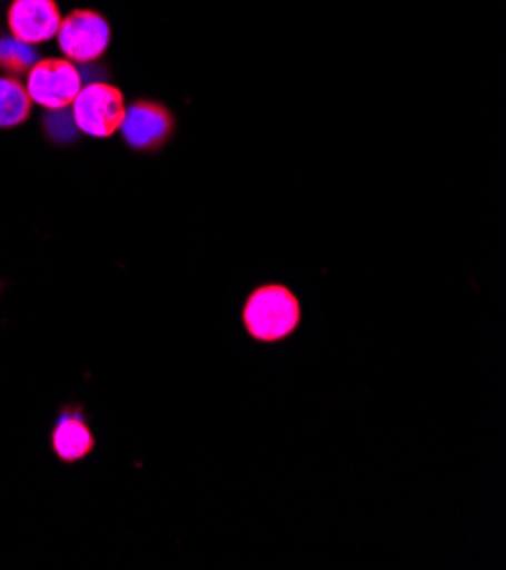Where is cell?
<instances>
[{"label": "cell", "instance_id": "cell-3", "mask_svg": "<svg viewBox=\"0 0 506 570\" xmlns=\"http://www.w3.org/2000/svg\"><path fill=\"white\" fill-rule=\"evenodd\" d=\"M176 130L178 121L171 109L157 100L139 98L126 109L119 132L135 153H159L171 144Z\"/></svg>", "mask_w": 506, "mask_h": 570}, {"label": "cell", "instance_id": "cell-9", "mask_svg": "<svg viewBox=\"0 0 506 570\" xmlns=\"http://www.w3.org/2000/svg\"><path fill=\"white\" fill-rule=\"evenodd\" d=\"M39 57L41 55L32 43H26L12 35L0 37V71L6 76H28V71L39 62Z\"/></svg>", "mask_w": 506, "mask_h": 570}, {"label": "cell", "instance_id": "cell-7", "mask_svg": "<svg viewBox=\"0 0 506 570\" xmlns=\"http://www.w3.org/2000/svg\"><path fill=\"white\" fill-rule=\"evenodd\" d=\"M50 450L62 464L85 462L96 450V436L80 405H67L60 410L50 432Z\"/></svg>", "mask_w": 506, "mask_h": 570}, {"label": "cell", "instance_id": "cell-2", "mask_svg": "<svg viewBox=\"0 0 506 570\" xmlns=\"http://www.w3.org/2000/svg\"><path fill=\"white\" fill-rule=\"evenodd\" d=\"M126 96L109 82H89L80 89L71 105L73 121L80 135L107 139L121 130L126 117Z\"/></svg>", "mask_w": 506, "mask_h": 570}, {"label": "cell", "instance_id": "cell-11", "mask_svg": "<svg viewBox=\"0 0 506 570\" xmlns=\"http://www.w3.org/2000/svg\"><path fill=\"white\" fill-rule=\"evenodd\" d=\"M3 287H6V284H3V282H0V294H3Z\"/></svg>", "mask_w": 506, "mask_h": 570}, {"label": "cell", "instance_id": "cell-8", "mask_svg": "<svg viewBox=\"0 0 506 570\" xmlns=\"http://www.w3.org/2000/svg\"><path fill=\"white\" fill-rule=\"evenodd\" d=\"M32 98L19 78L0 76V130L26 124L32 114Z\"/></svg>", "mask_w": 506, "mask_h": 570}, {"label": "cell", "instance_id": "cell-5", "mask_svg": "<svg viewBox=\"0 0 506 570\" xmlns=\"http://www.w3.org/2000/svg\"><path fill=\"white\" fill-rule=\"evenodd\" d=\"M58 43L73 65L98 62L111 43V26L96 10H73L62 19Z\"/></svg>", "mask_w": 506, "mask_h": 570}, {"label": "cell", "instance_id": "cell-4", "mask_svg": "<svg viewBox=\"0 0 506 570\" xmlns=\"http://www.w3.org/2000/svg\"><path fill=\"white\" fill-rule=\"evenodd\" d=\"M32 102L43 109H69L82 89V73L67 57H46L28 71Z\"/></svg>", "mask_w": 506, "mask_h": 570}, {"label": "cell", "instance_id": "cell-6", "mask_svg": "<svg viewBox=\"0 0 506 570\" xmlns=\"http://www.w3.org/2000/svg\"><path fill=\"white\" fill-rule=\"evenodd\" d=\"M62 12L58 0H12L8 10L10 35L26 43H46L58 37Z\"/></svg>", "mask_w": 506, "mask_h": 570}, {"label": "cell", "instance_id": "cell-10", "mask_svg": "<svg viewBox=\"0 0 506 570\" xmlns=\"http://www.w3.org/2000/svg\"><path fill=\"white\" fill-rule=\"evenodd\" d=\"M46 132L54 144H71L80 135L73 121V114H69V109H50L46 117Z\"/></svg>", "mask_w": 506, "mask_h": 570}, {"label": "cell", "instance_id": "cell-1", "mask_svg": "<svg viewBox=\"0 0 506 570\" xmlns=\"http://www.w3.org/2000/svg\"><path fill=\"white\" fill-rule=\"evenodd\" d=\"M302 321V305L285 284H261L252 289L241 309V323L259 344H279L296 334Z\"/></svg>", "mask_w": 506, "mask_h": 570}]
</instances>
